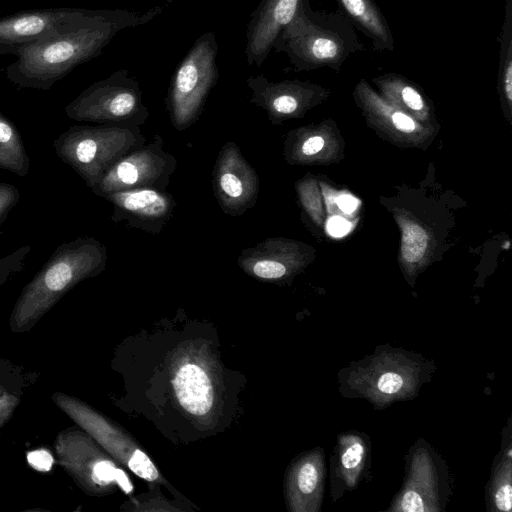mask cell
Masks as SVG:
<instances>
[{
  "label": "cell",
  "mask_w": 512,
  "mask_h": 512,
  "mask_svg": "<svg viewBox=\"0 0 512 512\" xmlns=\"http://www.w3.org/2000/svg\"><path fill=\"white\" fill-rule=\"evenodd\" d=\"M163 11L156 6L148 11L98 9L15 55L6 67L7 79L21 88L48 90L77 66L99 56L113 37L123 29L151 21Z\"/></svg>",
  "instance_id": "obj_1"
},
{
  "label": "cell",
  "mask_w": 512,
  "mask_h": 512,
  "mask_svg": "<svg viewBox=\"0 0 512 512\" xmlns=\"http://www.w3.org/2000/svg\"><path fill=\"white\" fill-rule=\"evenodd\" d=\"M273 48L285 53L298 71L338 70L350 56L365 49L342 11H313L308 0L278 35Z\"/></svg>",
  "instance_id": "obj_2"
},
{
  "label": "cell",
  "mask_w": 512,
  "mask_h": 512,
  "mask_svg": "<svg viewBox=\"0 0 512 512\" xmlns=\"http://www.w3.org/2000/svg\"><path fill=\"white\" fill-rule=\"evenodd\" d=\"M146 140L139 126L72 125L53 146L58 158L92 189L123 156Z\"/></svg>",
  "instance_id": "obj_3"
},
{
  "label": "cell",
  "mask_w": 512,
  "mask_h": 512,
  "mask_svg": "<svg viewBox=\"0 0 512 512\" xmlns=\"http://www.w3.org/2000/svg\"><path fill=\"white\" fill-rule=\"evenodd\" d=\"M217 53L215 33L205 32L196 39L171 76L165 103L170 122L179 132L198 121L218 82Z\"/></svg>",
  "instance_id": "obj_4"
},
{
  "label": "cell",
  "mask_w": 512,
  "mask_h": 512,
  "mask_svg": "<svg viewBox=\"0 0 512 512\" xmlns=\"http://www.w3.org/2000/svg\"><path fill=\"white\" fill-rule=\"evenodd\" d=\"M65 113L79 122L139 127L150 115L139 82L126 69L88 86L65 107Z\"/></svg>",
  "instance_id": "obj_5"
},
{
  "label": "cell",
  "mask_w": 512,
  "mask_h": 512,
  "mask_svg": "<svg viewBox=\"0 0 512 512\" xmlns=\"http://www.w3.org/2000/svg\"><path fill=\"white\" fill-rule=\"evenodd\" d=\"M176 167V158L164 148L163 138L155 134L148 144L123 156L91 190L100 197L136 188L166 190Z\"/></svg>",
  "instance_id": "obj_6"
},
{
  "label": "cell",
  "mask_w": 512,
  "mask_h": 512,
  "mask_svg": "<svg viewBox=\"0 0 512 512\" xmlns=\"http://www.w3.org/2000/svg\"><path fill=\"white\" fill-rule=\"evenodd\" d=\"M212 190L218 206L229 216H241L256 205L259 176L233 141L219 150L212 171Z\"/></svg>",
  "instance_id": "obj_7"
},
{
  "label": "cell",
  "mask_w": 512,
  "mask_h": 512,
  "mask_svg": "<svg viewBox=\"0 0 512 512\" xmlns=\"http://www.w3.org/2000/svg\"><path fill=\"white\" fill-rule=\"evenodd\" d=\"M102 198L112 205L111 220L151 235H159L173 219L176 201L166 190L136 188L108 193Z\"/></svg>",
  "instance_id": "obj_8"
},
{
  "label": "cell",
  "mask_w": 512,
  "mask_h": 512,
  "mask_svg": "<svg viewBox=\"0 0 512 512\" xmlns=\"http://www.w3.org/2000/svg\"><path fill=\"white\" fill-rule=\"evenodd\" d=\"M85 8H42L20 11L0 18V56L54 35L81 18Z\"/></svg>",
  "instance_id": "obj_9"
},
{
  "label": "cell",
  "mask_w": 512,
  "mask_h": 512,
  "mask_svg": "<svg viewBox=\"0 0 512 512\" xmlns=\"http://www.w3.org/2000/svg\"><path fill=\"white\" fill-rule=\"evenodd\" d=\"M171 382L177 402L187 413L195 417L211 414L217 400L216 382L200 355H179L172 367Z\"/></svg>",
  "instance_id": "obj_10"
},
{
  "label": "cell",
  "mask_w": 512,
  "mask_h": 512,
  "mask_svg": "<svg viewBox=\"0 0 512 512\" xmlns=\"http://www.w3.org/2000/svg\"><path fill=\"white\" fill-rule=\"evenodd\" d=\"M304 0H261L246 30L248 65L260 67L281 31L292 21Z\"/></svg>",
  "instance_id": "obj_11"
},
{
  "label": "cell",
  "mask_w": 512,
  "mask_h": 512,
  "mask_svg": "<svg viewBox=\"0 0 512 512\" xmlns=\"http://www.w3.org/2000/svg\"><path fill=\"white\" fill-rule=\"evenodd\" d=\"M246 84L251 91L250 102L264 110L273 124L297 114L315 94L321 92V89L308 82H273L263 74L250 76Z\"/></svg>",
  "instance_id": "obj_12"
},
{
  "label": "cell",
  "mask_w": 512,
  "mask_h": 512,
  "mask_svg": "<svg viewBox=\"0 0 512 512\" xmlns=\"http://www.w3.org/2000/svg\"><path fill=\"white\" fill-rule=\"evenodd\" d=\"M83 416L86 428L133 474L148 482H166L147 453L127 433L91 411L86 410Z\"/></svg>",
  "instance_id": "obj_13"
},
{
  "label": "cell",
  "mask_w": 512,
  "mask_h": 512,
  "mask_svg": "<svg viewBox=\"0 0 512 512\" xmlns=\"http://www.w3.org/2000/svg\"><path fill=\"white\" fill-rule=\"evenodd\" d=\"M322 482V463L315 455L297 459L289 468L285 481V497L290 511L313 510Z\"/></svg>",
  "instance_id": "obj_14"
},
{
  "label": "cell",
  "mask_w": 512,
  "mask_h": 512,
  "mask_svg": "<svg viewBox=\"0 0 512 512\" xmlns=\"http://www.w3.org/2000/svg\"><path fill=\"white\" fill-rule=\"evenodd\" d=\"M285 244L276 238H267L253 247L245 248L237 264L250 277L266 282L280 281L288 276L290 267L284 254Z\"/></svg>",
  "instance_id": "obj_15"
},
{
  "label": "cell",
  "mask_w": 512,
  "mask_h": 512,
  "mask_svg": "<svg viewBox=\"0 0 512 512\" xmlns=\"http://www.w3.org/2000/svg\"><path fill=\"white\" fill-rule=\"evenodd\" d=\"M344 15L372 42L374 51L394 50V37L388 22L374 0H337Z\"/></svg>",
  "instance_id": "obj_16"
},
{
  "label": "cell",
  "mask_w": 512,
  "mask_h": 512,
  "mask_svg": "<svg viewBox=\"0 0 512 512\" xmlns=\"http://www.w3.org/2000/svg\"><path fill=\"white\" fill-rule=\"evenodd\" d=\"M0 168L20 177L28 174L30 159L14 123L0 112Z\"/></svg>",
  "instance_id": "obj_17"
},
{
  "label": "cell",
  "mask_w": 512,
  "mask_h": 512,
  "mask_svg": "<svg viewBox=\"0 0 512 512\" xmlns=\"http://www.w3.org/2000/svg\"><path fill=\"white\" fill-rule=\"evenodd\" d=\"M499 84L508 104L512 101V0H506L500 34L498 61Z\"/></svg>",
  "instance_id": "obj_18"
},
{
  "label": "cell",
  "mask_w": 512,
  "mask_h": 512,
  "mask_svg": "<svg viewBox=\"0 0 512 512\" xmlns=\"http://www.w3.org/2000/svg\"><path fill=\"white\" fill-rule=\"evenodd\" d=\"M427 247V235L418 225L407 223L403 227L402 255L408 262L419 261Z\"/></svg>",
  "instance_id": "obj_19"
},
{
  "label": "cell",
  "mask_w": 512,
  "mask_h": 512,
  "mask_svg": "<svg viewBox=\"0 0 512 512\" xmlns=\"http://www.w3.org/2000/svg\"><path fill=\"white\" fill-rule=\"evenodd\" d=\"M30 245H23L12 253L0 258V283L24 269Z\"/></svg>",
  "instance_id": "obj_20"
},
{
  "label": "cell",
  "mask_w": 512,
  "mask_h": 512,
  "mask_svg": "<svg viewBox=\"0 0 512 512\" xmlns=\"http://www.w3.org/2000/svg\"><path fill=\"white\" fill-rule=\"evenodd\" d=\"M128 510L132 511H179L178 507L172 505L170 501L161 495H141L132 498L128 502Z\"/></svg>",
  "instance_id": "obj_21"
},
{
  "label": "cell",
  "mask_w": 512,
  "mask_h": 512,
  "mask_svg": "<svg viewBox=\"0 0 512 512\" xmlns=\"http://www.w3.org/2000/svg\"><path fill=\"white\" fill-rule=\"evenodd\" d=\"M20 192L18 188L7 182H0V225L18 204Z\"/></svg>",
  "instance_id": "obj_22"
},
{
  "label": "cell",
  "mask_w": 512,
  "mask_h": 512,
  "mask_svg": "<svg viewBox=\"0 0 512 512\" xmlns=\"http://www.w3.org/2000/svg\"><path fill=\"white\" fill-rule=\"evenodd\" d=\"M365 447L358 439L351 440L341 455V465L346 472L355 470L363 461Z\"/></svg>",
  "instance_id": "obj_23"
},
{
  "label": "cell",
  "mask_w": 512,
  "mask_h": 512,
  "mask_svg": "<svg viewBox=\"0 0 512 512\" xmlns=\"http://www.w3.org/2000/svg\"><path fill=\"white\" fill-rule=\"evenodd\" d=\"M29 463L38 470H50L53 459L52 456L45 450H37L28 454Z\"/></svg>",
  "instance_id": "obj_24"
},
{
  "label": "cell",
  "mask_w": 512,
  "mask_h": 512,
  "mask_svg": "<svg viewBox=\"0 0 512 512\" xmlns=\"http://www.w3.org/2000/svg\"><path fill=\"white\" fill-rule=\"evenodd\" d=\"M350 227V223L339 216L330 218L327 223V230L334 237L345 235L350 230Z\"/></svg>",
  "instance_id": "obj_25"
},
{
  "label": "cell",
  "mask_w": 512,
  "mask_h": 512,
  "mask_svg": "<svg viewBox=\"0 0 512 512\" xmlns=\"http://www.w3.org/2000/svg\"><path fill=\"white\" fill-rule=\"evenodd\" d=\"M391 117L392 122L397 129L405 132H411L415 129L414 121L406 114L400 111H395Z\"/></svg>",
  "instance_id": "obj_26"
},
{
  "label": "cell",
  "mask_w": 512,
  "mask_h": 512,
  "mask_svg": "<svg viewBox=\"0 0 512 512\" xmlns=\"http://www.w3.org/2000/svg\"><path fill=\"white\" fill-rule=\"evenodd\" d=\"M324 146V140L320 136H313L305 140L301 146V152L305 156H312L318 153Z\"/></svg>",
  "instance_id": "obj_27"
},
{
  "label": "cell",
  "mask_w": 512,
  "mask_h": 512,
  "mask_svg": "<svg viewBox=\"0 0 512 512\" xmlns=\"http://www.w3.org/2000/svg\"><path fill=\"white\" fill-rule=\"evenodd\" d=\"M358 201L350 195H342L337 199V205L339 208L346 212L351 213L357 207Z\"/></svg>",
  "instance_id": "obj_28"
}]
</instances>
